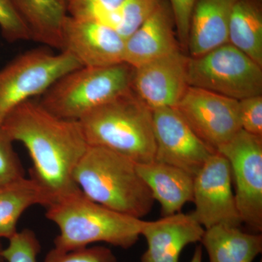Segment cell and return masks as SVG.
Here are the masks:
<instances>
[{
    "instance_id": "16",
    "label": "cell",
    "mask_w": 262,
    "mask_h": 262,
    "mask_svg": "<svg viewBox=\"0 0 262 262\" xmlns=\"http://www.w3.org/2000/svg\"><path fill=\"white\" fill-rule=\"evenodd\" d=\"M237 0H196L191 13L187 47L198 57L228 43L229 19Z\"/></svg>"
},
{
    "instance_id": "21",
    "label": "cell",
    "mask_w": 262,
    "mask_h": 262,
    "mask_svg": "<svg viewBox=\"0 0 262 262\" xmlns=\"http://www.w3.org/2000/svg\"><path fill=\"white\" fill-rule=\"evenodd\" d=\"M228 43L262 67L261 0H237L229 19Z\"/></svg>"
},
{
    "instance_id": "28",
    "label": "cell",
    "mask_w": 262,
    "mask_h": 262,
    "mask_svg": "<svg viewBox=\"0 0 262 262\" xmlns=\"http://www.w3.org/2000/svg\"><path fill=\"white\" fill-rule=\"evenodd\" d=\"M241 129L262 138V96H251L239 101Z\"/></svg>"
},
{
    "instance_id": "24",
    "label": "cell",
    "mask_w": 262,
    "mask_h": 262,
    "mask_svg": "<svg viewBox=\"0 0 262 262\" xmlns=\"http://www.w3.org/2000/svg\"><path fill=\"white\" fill-rule=\"evenodd\" d=\"M8 247L2 255L7 262H37L41 246L33 231L24 229L10 237Z\"/></svg>"
},
{
    "instance_id": "25",
    "label": "cell",
    "mask_w": 262,
    "mask_h": 262,
    "mask_svg": "<svg viewBox=\"0 0 262 262\" xmlns=\"http://www.w3.org/2000/svg\"><path fill=\"white\" fill-rule=\"evenodd\" d=\"M0 30L9 42L31 40L28 27L13 0H0Z\"/></svg>"
},
{
    "instance_id": "6",
    "label": "cell",
    "mask_w": 262,
    "mask_h": 262,
    "mask_svg": "<svg viewBox=\"0 0 262 262\" xmlns=\"http://www.w3.org/2000/svg\"><path fill=\"white\" fill-rule=\"evenodd\" d=\"M187 83L233 99L262 94V67L229 43L188 58Z\"/></svg>"
},
{
    "instance_id": "29",
    "label": "cell",
    "mask_w": 262,
    "mask_h": 262,
    "mask_svg": "<svg viewBox=\"0 0 262 262\" xmlns=\"http://www.w3.org/2000/svg\"><path fill=\"white\" fill-rule=\"evenodd\" d=\"M173 12L174 23L180 42L187 46L191 13L196 0H167Z\"/></svg>"
},
{
    "instance_id": "14",
    "label": "cell",
    "mask_w": 262,
    "mask_h": 262,
    "mask_svg": "<svg viewBox=\"0 0 262 262\" xmlns=\"http://www.w3.org/2000/svg\"><path fill=\"white\" fill-rule=\"evenodd\" d=\"M205 229L192 213L163 216L144 221L141 236L145 237L147 249L141 262H180L181 253L188 245L201 242Z\"/></svg>"
},
{
    "instance_id": "27",
    "label": "cell",
    "mask_w": 262,
    "mask_h": 262,
    "mask_svg": "<svg viewBox=\"0 0 262 262\" xmlns=\"http://www.w3.org/2000/svg\"><path fill=\"white\" fill-rule=\"evenodd\" d=\"M44 262H117V258L110 248L94 246L70 251L53 248Z\"/></svg>"
},
{
    "instance_id": "18",
    "label": "cell",
    "mask_w": 262,
    "mask_h": 262,
    "mask_svg": "<svg viewBox=\"0 0 262 262\" xmlns=\"http://www.w3.org/2000/svg\"><path fill=\"white\" fill-rule=\"evenodd\" d=\"M201 242L209 262H253L262 251L261 233H248L232 226L205 229Z\"/></svg>"
},
{
    "instance_id": "19",
    "label": "cell",
    "mask_w": 262,
    "mask_h": 262,
    "mask_svg": "<svg viewBox=\"0 0 262 262\" xmlns=\"http://www.w3.org/2000/svg\"><path fill=\"white\" fill-rule=\"evenodd\" d=\"M30 33L31 39L62 48V28L68 13L66 0H13Z\"/></svg>"
},
{
    "instance_id": "23",
    "label": "cell",
    "mask_w": 262,
    "mask_h": 262,
    "mask_svg": "<svg viewBox=\"0 0 262 262\" xmlns=\"http://www.w3.org/2000/svg\"><path fill=\"white\" fill-rule=\"evenodd\" d=\"M124 0H67L70 16L96 20L110 25Z\"/></svg>"
},
{
    "instance_id": "26",
    "label": "cell",
    "mask_w": 262,
    "mask_h": 262,
    "mask_svg": "<svg viewBox=\"0 0 262 262\" xmlns=\"http://www.w3.org/2000/svg\"><path fill=\"white\" fill-rule=\"evenodd\" d=\"M13 142L0 125V186L24 177L23 168L13 147Z\"/></svg>"
},
{
    "instance_id": "8",
    "label": "cell",
    "mask_w": 262,
    "mask_h": 262,
    "mask_svg": "<svg viewBox=\"0 0 262 262\" xmlns=\"http://www.w3.org/2000/svg\"><path fill=\"white\" fill-rule=\"evenodd\" d=\"M217 151L228 160L243 223L262 231V138L241 129Z\"/></svg>"
},
{
    "instance_id": "12",
    "label": "cell",
    "mask_w": 262,
    "mask_h": 262,
    "mask_svg": "<svg viewBox=\"0 0 262 262\" xmlns=\"http://www.w3.org/2000/svg\"><path fill=\"white\" fill-rule=\"evenodd\" d=\"M125 39L116 29L96 20L67 15L62 28L61 51L84 67H106L125 63Z\"/></svg>"
},
{
    "instance_id": "5",
    "label": "cell",
    "mask_w": 262,
    "mask_h": 262,
    "mask_svg": "<svg viewBox=\"0 0 262 262\" xmlns=\"http://www.w3.org/2000/svg\"><path fill=\"white\" fill-rule=\"evenodd\" d=\"M134 70L126 63L96 68L81 67L56 81L42 94L39 103L57 117L80 121L130 91Z\"/></svg>"
},
{
    "instance_id": "3",
    "label": "cell",
    "mask_w": 262,
    "mask_h": 262,
    "mask_svg": "<svg viewBox=\"0 0 262 262\" xmlns=\"http://www.w3.org/2000/svg\"><path fill=\"white\" fill-rule=\"evenodd\" d=\"M46 217L58 227L55 247L70 251L96 243L127 249L141 236L144 221L122 214L77 192L48 206Z\"/></svg>"
},
{
    "instance_id": "1",
    "label": "cell",
    "mask_w": 262,
    "mask_h": 262,
    "mask_svg": "<svg viewBox=\"0 0 262 262\" xmlns=\"http://www.w3.org/2000/svg\"><path fill=\"white\" fill-rule=\"evenodd\" d=\"M2 126L28 151L33 163L31 177L52 203L80 192L74 173L89 146L80 122L57 117L30 100L13 110Z\"/></svg>"
},
{
    "instance_id": "33",
    "label": "cell",
    "mask_w": 262,
    "mask_h": 262,
    "mask_svg": "<svg viewBox=\"0 0 262 262\" xmlns=\"http://www.w3.org/2000/svg\"><path fill=\"white\" fill-rule=\"evenodd\" d=\"M66 1H67V0H66Z\"/></svg>"
},
{
    "instance_id": "15",
    "label": "cell",
    "mask_w": 262,
    "mask_h": 262,
    "mask_svg": "<svg viewBox=\"0 0 262 262\" xmlns=\"http://www.w3.org/2000/svg\"><path fill=\"white\" fill-rule=\"evenodd\" d=\"M173 12L163 0L149 18L125 40L124 62L137 68L178 51Z\"/></svg>"
},
{
    "instance_id": "17",
    "label": "cell",
    "mask_w": 262,
    "mask_h": 262,
    "mask_svg": "<svg viewBox=\"0 0 262 262\" xmlns=\"http://www.w3.org/2000/svg\"><path fill=\"white\" fill-rule=\"evenodd\" d=\"M137 170L161 206L163 216L179 213L186 203L192 202L194 178L182 169L153 161L137 165Z\"/></svg>"
},
{
    "instance_id": "30",
    "label": "cell",
    "mask_w": 262,
    "mask_h": 262,
    "mask_svg": "<svg viewBox=\"0 0 262 262\" xmlns=\"http://www.w3.org/2000/svg\"><path fill=\"white\" fill-rule=\"evenodd\" d=\"M190 262H203V248L198 246L194 249Z\"/></svg>"
},
{
    "instance_id": "31",
    "label": "cell",
    "mask_w": 262,
    "mask_h": 262,
    "mask_svg": "<svg viewBox=\"0 0 262 262\" xmlns=\"http://www.w3.org/2000/svg\"><path fill=\"white\" fill-rule=\"evenodd\" d=\"M3 249V248L1 247V245H0V262H5L4 258H3V255H2Z\"/></svg>"
},
{
    "instance_id": "22",
    "label": "cell",
    "mask_w": 262,
    "mask_h": 262,
    "mask_svg": "<svg viewBox=\"0 0 262 262\" xmlns=\"http://www.w3.org/2000/svg\"><path fill=\"white\" fill-rule=\"evenodd\" d=\"M163 0H124L110 22L126 40L136 29L149 18Z\"/></svg>"
},
{
    "instance_id": "4",
    "label": "cell",
    "mask_w": 262,
    "mask_h": 262,
    "mask_svg": "<svg viewBox=\"0 0 262 262\" xmlns=\"http://www.w3.org/2000/svg\"><path fill=\"white\" fill-rule=\"evenodd\" d=\"M79 122L89 146L112 150L137 165L155 161L152 110L132 89L91 112Z\"/></svg>"
},
{
    "instance_id": "20",
    "label": "cell",
    "mask_w": 262,
    "mask_h": 262,
    "mask_svg": "<svg viewBox=\"0 0 262 262\" xmlns=\"http://www.w3.org/2000/svg\"><path fill=\"white\" fill-rule=\"evenodd\" d=\"M51 198L39 183L25 177L0 186V239L10 237L17 232V224L29 208L40 205L47 208Z\"/></svg>"
},
{
    "instance_id": "10",
    "label": "cell",
    "mask_w": 262,
    "mask_h": 262,
    "mask_svg": "<svg viewBox=\"0 0 262 262\" xmlns=\"http://www.w3.org/2000/svg\"><path fill=\"white\" fill-rule=\"evenodd\" d=\"M193 216L205 229L216 225L241 227L243 223L232 190L228 160L219 151L208 158L194 177Z\"/></svg>"
},
{
    "instance_id": "9",
    "label": "cell",
    "mask_w": 262,
    "mask_h": 262,
    "mask_svg": "<svg viewBox=\"0 0 262 262\" xmlns=\"http://www.w3.org/2000/svg\"><path fill=\"white\" fill-rule=\"evenodd\" d=\"M195 135L217 151L241 130L239 101L189 86L173 107Z\"/></svg>"
},
{
    "instance_id": "13",
    "label": "cell",
    "mask_w": 262,
    "mask_h": 262,
    "mask_svg": "<svg viewBox=\"0 0 262 262\" xmlns=\"http://www.w3.org/2000/svg\"><path fill=\"white\" fill-rule=\"evenodd\" d=\"M187 61L178 50L134 68L131 89L151 110L175 107L189 87Z\"/></svg>"
},
{
    "instance_id": "32",
    "label": "cell",
    "mask_w": 262,
    "mask_h": 262,
    "mask_svg": "<svg viewBox=\"0 0 262 262\" xmlns=\"http://www.w3.org/2000/svg\"><path fill=\"white\" fill-rule=\"evenodd\" d=\"M260 262H261V261H260Z\"/></svg>"
},
{
    "instance_id": "2",
    "label": "cell",
    "mask_w": 262,
    "mask_h": 262,
    "mask_svg": "<svg viewBox=\"0 0 262 262\" xmlns=\"http://www.w3.org/2000/svg\"><path fill=\"white\" fill-rule=\"evenodd\" d=\"M74 180L89 199L134 218L141 220L154 204L137 164L106 148L89 146L75 169Z\"/></svg>"
},
{
    "instance_id": "11",
    "label": "cell",
    "mask_w": 262,
    "mask_h": 262,
    "mask_svg": "<svg viewBox=\"0 0 262 262\" xmlns=\"http://www.w3.org/2000/svg\"><path fill=\"white\" fill-rule=\"evenodd\" d=\"M155 161L182 169L193 178L215 151L195 135L174 108L152 110Z\"/></svg>"
},
{
    "instance_id": "7",
    "label": "cell",
    "mask_w": 262,
    "mask_h": 262,
    "mask_svg": "<svg viewBox=\"0 0 262 262\" xmlns=\"http://www.w3.org/2000/svg\"><path fill=\"white\" fill-rule=\"evenodd\" d=\"M81 66L65 51L26 52L0 70V125L22 103L44 94L56 81Z\"/></svg>"
}]
</instances>
